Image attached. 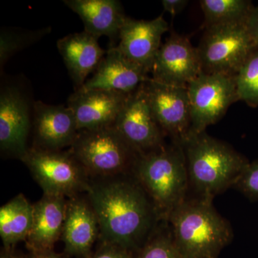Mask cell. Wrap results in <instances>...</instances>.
Here are the masks:
<instances>
[{
	"label": "cell",
	"instance_id": "obj_1",
	"mask_svg": "<svg viewBox=\"0 0 258 258\" xmlns=\"http://www.w3.org/2000/svg\"><path fill=\"white\" fill-rule=\"evenodd\" d=\"M86 195L98 219L99 243L135 254L164 220L132 172L91 178Z\"/></svg>",
	"mask_w": 258,
	"mask_h": 258
},
{
	"label": "cell",
	"instance_id": "obj_2",
	"mask_svg": "<svg viewBox=\"0 0 258 258\" xmlns=\"http://www.w3.org/2000/svg\"><path fill=\"white\" fill-rule=\"evenodd\" d=\"M212 201L187 197L168 217L176 247L184 258H217L233 239L232 226Z\"/></svg>",
	"mask_w": 258,
	"mask_h": 258
},
{
	"label": "cell",
	"instance_id": "obj_3",
	"mask_svg": "<svg viewBox=\"0 0 258 258\" xmlns=\"http://www.w3.org/2000/svg\"><path fill=\"white\" fill-rule=\"evenodd\" d=\"M189 188L199 198L213 200L233 187L249 161L228 144L206 133L190 134L182 145Z\"/></svg>",
	"mask_w": 258,
	"mask_h": 258
},
{
	"label": "cell",
	"instance_id": "obj_4",
	"mask_svg": "<svg viewBox=\"0 0 258 258\" xmlns=\"http://www.w3.org/2000/svg\"><path fill=\"white\" fill-rule=\"evenodd\" d=\"M162 220L187 198L189 175L184 149L171 142L139 155L133 171Z\"/></svg>",
	"mask_w": 258,
	"mask_h": 258
},
{
	"label": "cell",
	"instance_id": "obj_5",
	"mask_svg": "<svg viewBox=\"0 0 258 258\" xmlns=\"http://www.w3.org/2000/svg\"><path fill=\"white\" fill-rule=\"evenodd\" d=\"M69 150L90 179L132 173L140 155L113 126L79 131Z\"/></svg>",
	"mask_w": 258,
	"mask_h": 258
},
{
	"label": "cell",
	"instance_id": "obj_6",
	"mask_svg": "<svg viewBox=\"0 0 258 258\" xmlns=\"http://www.w3.org/2000/svg\"><path fill=\"white\" fill-rule=\"evenodd\" d=\"M21 161L45 195L69 198L87 191L89 176L69 149L30 147Z\"/></svg>",
	"mask_w": 258,
	"mask_h": 258
},
{
	"label": "cell",
	"instance_id": "obj_7",
	"mask_svg": "<svg viewBox=\"0 0 258 258\" xmlns=\"http://www.w3.org/2000/svg\"><path fill=\"white\" fill-rule=\"evenodd\" d=\"M246 23L206 28L198 48L203 73L235 76L256 48Z\"/></svg>",
	"mask_w": 258,
	"mask_h": 258
},
{
	"label": "cell",
	"instance_id": "obj_8",
	"mask_svg": "<svg viewBox=\"0 0 258 258\" xmlns=\"http://www.w3.org/2000/svg\"><path fill=\"white\" fill-rule=\"evenodd\" d=\"M187 88L191 109L189 135L205 132L238 101L235 76L229 75L202 73Z\"/></svg>",
	"mask_w": 258,
	"mask_h": 258
},
{
	"label": "cell",
	"instance_id": "obj_9",
	"mask_svg": "<svg viewBox=\"0 0 258 258\" xmlns=\"http://www.w3.org/2000/svg\"><path fill=\"white\" fill-rule=\"evenodd\" d=\"M154 118L166 137L182 147L191 128V109L187 87L161 84L153 80L144 83Z\"/></svg>",
	"mask_w": 258,
	"mask_h": 258
},
{
	"label": "cell",
	"instance_id": "obj_10",
	"mask_svg": "<svg viewBox=\"0 0 258 258\" xmlns=\"http://www.w3.org/2000/svg\"><path fill=\"white\" fill-rule=\"evenodd\" d=\"M144 83L129 95L113 125L140 155L157 150L166 144L165 134L153 115Z\"/></svg>",
	"mask_w": 258,
	"mask_h": 258
},
{
	"label": "cell",
	"instance_id": "obj_11",
	"mask_svg": "<svg viewBox=\"0 0 258 258\" xmlns=\"http://www.w3.org/2000/svg\"><path fill=\"white\" fill-rule=\"evenodd\" d=\"M202 73L198 48L187 37L173 32L161 45L151 71V79L167 86L187 87Z\"/></svg>",
	"mask_w": 258,
	"mask_h": 258
},
{
	"label": "cell",
	"instance_id": "obj_12",
	"mask_svg": "<svg viewBox=\"0 0 258 258\" xmlns=\"http://www.w3.org/2000/svg\"><path fill=\"white\" fill-rule=\"evenodd\" d=\"M30 106L26 96L15 86H5L0 93V149L10 157L23 159L28 152L30 128Z\"/></svg>",
	"mask_w": 258,
	"mask_h": 258
},
{
	"label": "cell",
	"instance_id": "obj_13",
	"mask_svg": "<svg viewBox=\"0 0 258 258\" xmlns=\"http://www.w3.org/2000/svg\"><path fill=\"white\" fill-rule=\"evenodd\" d=\"M168 30L169 25L162 15L152 20L127 17L118 35L119 43L115 47L149 74L160 49L161 37Z\"/></svg>",
	"mask_w": 258,
	"mask_h": 258
},
{
	"label": "cell",
	"instance_id": "obj_14",
	"mask_svg": "<svg viewBox=\"0 0 258 258\" xmlns=\"http://www.w3.org/2000/svg\"><path fill=\"white\" fill-rule=\"evenodd\" d=\"M99 234L98 219L86 193L67 198L61 235L64 254L68 257L89 258Z\"/></svg>",
	"mask_w": 258,
	"mask_h": 258
},
{
	"label": "cell",
	"instance_id": "obj_15",
	"mask_svg": "<svg viewBox=\"0 0 258 258\" xmlns=\"http://www.w3.org/2000/svg\"><path fill=\"white\" fill-rule=\"evenodd\" d=\"M34 143L32 147L47 150L71 147L79 133L74 112L64 105L33 103Z\"/></svg>",
	"mask_w": 258,
	"mask_h": 258
},
{
	"label": "cell",
	"instance_id": "obj_16",
	"mask_svg": "<svg viewBox=\"0 0 258 258\" xmlns=\"http://www.w3.org/2000/svg\"><path fill=\"white\" fill-rule=\"evenodd\" d=\"M149 79V73L127 59L115 46H111L92 78L77 91L104 90L130 95Z\"/></svg>",
	"mask_w": 258,
	"mask_h": 258
},
{
	"label": "cell",
	"instance_id": "obj_17",
	"mask_svg": "<svg viewBox=\"0 0 258 258\" xmlns=\"http://www.w3.org/2000/svg\"><path fill=\"white\" fill-rule=\"evenodd\" d=\"M129 95L104 91H76L68 100L78 128L91 130L113 126Z\"/></svg>",
	"mask_w": 258,
	"mask_h": 258
},
{
	"label": "cell",
	"instance_id": "obj_18",
	"mask_svg": "<svg viewBox=\"0 0 258 258\" xmlns=\"http://www.w3.org/2000/svg\"><path fill=\"white\" fill-rule=\"evenodd\" d=\"M57 47L76 91L82 87L89 74L96 71L107 51L100 46L97 37L85 30L59 39Z\"/></svg>",
	"mask_w": 258,
	"mask_h": 258
},
{
	"label": "cell",
	"instance_id": "obj_19",
	"mask_svg": "<svg viewBox=\"0 0 258 258\" xmlns=\"http://www.w3.org/2000/svg\"><path fill=\"white\" fill-rule=\"evenodd\" d=\"M67 198L43 194L33 204V223L25 240L28 251L51 250L61 238Z\"/></svg>",
	"mask_w": 258,
	"mask_h": 258
},
{
	"label": "cell",
	"instance_id": "obj_20",
	"mask_svg": "<svg viewBox=\"0 0 258 258\" xmlns=\"http://www.w3.org/2000/svg\"><path fill=\"white\" fill-rule=\"evenodd\" d=\"M64 4L82 20L84 30L99 39L109 37L112 41L119 35L125 16L117 0H64Z\"/></svg>",
	"mask_w": 258,
	"mask_h": 258
},
{
	"label": "cell",
	"instance_id": "obj_21",
	"mask_svg": "<svg viewBox=\"0 0 258 258\" xmlns=\"http://www.w3.org/2000/svg\"><path fill=\"white\" fill-rule=\"evenodd\" d=\"M33 205L19 194L0 208V237L5 249L26 240L33 223Z\"/></svg>",
	"mask_w": 258,
	"mask_h": 258
},
{
	"label": "cell",
	"instance_id": "obj_22",
	"mask_svg": "<svg viewBox=\"0 0 258 258\" xmlns=\"http://www.w3.org/2000/svg\"><path fill=\"white\" fill-rule=\"evenodd\" d=\"M200 6L206 28L217 25L246 23L254 7L247 0H201Z\"/></svg>",
	"mask_w": 258,
	"mask_h": 258
},
{
	"label": "cell",
	"instance_id": "obj_23",
	"mask_svg": "<svg viewBox=\"0 0 258 258\" xmlns=\"http://www.w3.org/2000/svg\"><path fill=\"white\" fill-rule=\"evenodd\" d=\"M135 258H184L176 247L170 225L161 220Z\"/></svg>",
	"mask_w": 258,
	"mask_h": 258
},
{
	"label": "cell",
	"instance_id": "obj_24",
	"mask_svg": "<svg viewBox=\"0 0 258 258\" xmlns=\"http://www.w3.org/2000/svg\"><path fill=\"white\" fill-rule=\"evenodd\" d=\"M50 28L37 30L3 29L0 33V66L2 68L12 56L50 33Z\"/></svg>",
	"mask_w": 258,
	"mask_h": 258
},
{
	"label": "cell",
	"instance_id": "obj_25",
	"mask_svg": "<svg viewBox=\"0 0 258 258\" xmlns=\"http://www.w3.org/2000/svg\"><path fill=\"white\" fill-rule=\"evenodd\" d=\"M238 101L258 106V48L251 53L235 75Z\"/></svg>",
	"mask_w": 258,
	"mask_h": 258
},
{
	"label": "cell",
	"instance_id": "obj_26",
	"mask_svg": "<svg viewBox=\"0 0 258 258\" xmlns=\"http://www.w3.org/2000/svg\"><path fill=\"white\" fill-rule=\"evenodd\" d=\"M250 201L258 200V159L249 162L233 186Z\"/></svg>",
	"mask_w": 258,
	"mask_h": 258
},
{
	"label": "cell",
	"instance_id": "obj_27",
	"mask_svg": "<svg viewBox=\"0 0 258 258\" xmlns=\"http://www.w3.org/2000/svg\"><path fill=\"white\" fill-rule=\"evenodd\" d=\"M89 258H135L128 250L115 245L107 243H98L96 252Z\"/></svg>",
	"mask_w": 258,
	"mask_h": 258
},
{
	"label": "cell",
	"instance_id": "obj_28",
	"mask_svg": "<svg viewBox=\"0 0 258 258\" xmlns=\"http://www.w3.org/2000/svg\"><path fill=\"white\" fill-rule=\"evenodd\" d=\"M246 25L248 29L249 35L258 48V7H254L249 14Z\"/></svg>",
	"mask_w": 258,
	"mask_h": 258
},
{
	"label": "cell",
	"instance_id": "obj_29",
	"mask_svg": "<svg viewBox=\"0 0 258 258\" xmlns=\"http://www.w3.org/2000/svg\"><path fill=\"white\" fill-rule=\"evenodd\" d=\"M163 8L164 11L170 13L172 17L176 16L187 6L189 1L186 0H163Z\"/></svg>",
	"mask_w": 258,
	"mask_h": 258
},
{
	"label": "cell",
	"instance_id": "obj_30",
	"mask_svg": "<svg viewBox=\"0 0 258 258\" xmlns=\"http://www.w3.org/2000/svg\"><path fill=\"white\" fill-rule=\"evenodd\" d=\"M28 258H68L66 254L57 253L54 249L51 250L29 251Z\"/></svg>",
	"mask_w": 258,
	"mask_h": 258
},
{
	"label": "cell",
	"instance_id": "obj_31",
	"mask_svg": "<svg viewBox=\"0 0 258 258\" xmlns=\"http://www.w3.org/2000/svg\"><path fill=\"white\" fill-rule=\"evenodd\" d=\"M0 258H28L15 252V248L2 249Z\"/></svg>",
	"mask_w": 258,
	"mask_h": 258
}]
</instances>
